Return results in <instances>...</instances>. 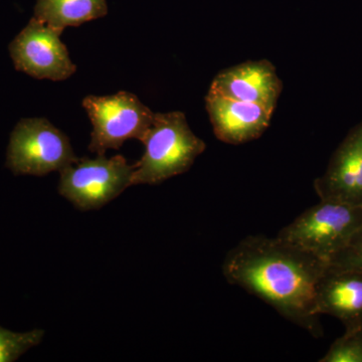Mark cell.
Returning <instances> with one entry per match:
<instances>
[{
  "mask_svg": "<svg viewBox=\"0 0 362 362\" xmlns=\"http://www.w3.org/2000/svg\"><path fill=\"white\" fill-rule=\"evenodd\" d=\"M327 264L278 237H247L226 255L223 275L314 337L320 334L316 295Z\"/></svg>",
  "mask_w": 362,
  "mask_h": 362,
  "instance_id": "6da1fadb",
  "label": "cell"
},
{
  "mask_svg": "<svg viewBox=\"0 0 362 362\" xmlns=\"http://www.w3.org/2000/svg\"><path fill=\"white\" fill-rule=\"evenodd\" d=\"M145 152L131 178L135 185H157L182 175L192 168L206 143L190 129L182 112L154 114L153 122L144 139Z\"/></svg>",
  "mask_w": 362,
  "mask_h": 362,
  "instance_id": "7a4b0ae2",
  "label": "cell"
},
{
  "mask_svg": "<svg viewBox=\"0 0 362 362\" xmlns=\"http://www.w3.org/2000/svg\"><path fill=\"white\" fill-rule=\"evenodd\" d=\"M362 226V206L321 201L305 211L277 237L292 246L328 262L349 244Z\"/></svg>",
  "mask_w": 362,
  "mask_h": 362,
  "instance_id": "3957f363",
  "label": "cell"
},
{
  "mask_svg": "<svg viewBox=\"0 0 362 362\" xmlns=\"http://www.w3.org/2000/svg\"><path fill=\"white\" fill-rule=\"evenodd\" d=\"M78 160L65 133L47 119H23L11 133L6 166L14 175L61 173Z\"/></svg>",
  "mask_w": 362,
  "mask_h": 362,
  "instance_id": "277c9868",
  "label": "cell"
},
{
  "mask_svg": "<svg viewBox=\"0 0 362 362\" xmlns=\"http://www.w3.org/2000/svg\"><path fill=\"white\" fill-rule=\"evenodd\" d=\"M83 107L93 124L89 150L98 156L120 149L128 139L142 142L156 114L137 96L124 90L112 96L86 97Z\"/></svg>",
  "mask_w": 362,
  "mask_h": 362,
  "instance_id": "5b68a950",
  "label": "cell"
},
{
  "mask_svg": "<svg viewBox=\"0 0 362 362\" xmlns=\"http://www.w3.org/2000/svg\"><path fill=\"white\" fill-rule=\"evenodd\" d=\"M134 169L122 156L78 159L61 171L59 192L83 211L100 209L131 187Z\"/></svg>",
  "mask_w": 362,
  "mask_h": 362,
  "instance_id": "8992f818",
  "label": "cell"
},
{
  "mask_svg": "<svg viewBox=\"0 0 362 362\" xmlns=\"http://www.w3.org/2000/svg\"><path fill=\"white\" fill-rule=\"evenodd\" d=\"M62 28L42 23L35 16L9 45L14 68L35 78L64 81L77 71L62 42Z\"/></svg>",
  "mask_w": 362,
  "mask_h": 362,
  "instance_id": "52a82bcc",
  "label": "cell"
},
{
  "mask_svg": "<svg viewBox=\"0 0 362 362\" xmlns=\"http://www.w3.org/2000/svg\"><path fill=\"white\" fill-rule=\"evenodd\" d=\"M282 89L275 66L267 59L247 61L225 69L214 77L209 87L221 96L261 105L273 113Z\"/></svg>",
  "mask_w": 362,
  "mask_h": 362,
  "instance_id": "ba28073f",
  "label": "cell"
},
{
  "mask_svg": "<svg viewBox=\"0 0 362 362\" xmlns=\"http://www.w3.org/2000/svg\"><path fill=\"white\" fill-rule=\"evenodd\" d=\"M314 188L321 201L362 206V124L340 145Z\"/></svg>",
  "mask_w": 362,
  "mask_h": 362,
  "instance_id": "9c48e42d",
  "label": "cell"
},
{
  "mask_svg": "<svg viewBox=\"0 0 362 362\" xmlns=\"http://www.w3.org/2000/svg\"><path fill=\"white\" fill-rule=\"evenodd\" d=\"M206 106L214 132L221 141L243 144L265 132L273 112L258 104L228 99L209 90Z\"/></svg>",
  "mask_w": 362,
  "mask_h": 362,
  "instance_id": "30bf717a",
  "label": "cell"
},
{
  "mask_svg": "<svg viewBox=\"0 0 362 362\" xmlns=\"http://www.w3.org/2000/svg\"><path fill=\"white\" fill-rule=\"evenodd\" d=\"M316 312L339 319L345 330L362 327V272L327 268L317 289Z\"/></svg>",
  "mask_w": 362,
  "mask_h": 362,
  "instance_id": "8fae6325",
  "label": "cell"
},
{
  "mask_svg": "<svg viewBox=\"0 0 362 362\" xmlns=\"http://www.w3.org/2000/svg\"><path fill=\"white\" fill-rule=\"evenodd\" d=\"M107 14L106 0H37L33 16L47 25L65 30Z\"/></svg>",
  "mask_w": 362,
  "mask_h": 362,
  "instance_id": "7c38bea8",
  "label": "cell"
},
{
  "mask_svg": "<svg viewBox=\"0 0 362 362\" xmlns=\"http://www.w3.org/2000/svg\"><path fill=\"white\" fill-rule=\"evenodd\" d=\"M44 331L35 329L25 333H16L0 327V362L16 361L28 349L40 344Z\"/></svg>",
  "mask_w": 362,
  "mask_h": 362,
  "instance_id": "4fadbf2b",
  "label": "cell"
},
{
  "mask_svg": "<svg viewBox=\"0 0 362 362\" xmlns=\"http://www.w3.org/2000/svg\"><path fill=\"white\" fill-rule=\"evenodd\" d=\"M319 361L362 362V327L345 331Z\"/></svg>",
  "mask_w": 362,
  "mask_h": 362,
  "instance_id": "5bb4252c",
  "label": "cell"
},
{
  "mask_svg": "<svg viewBox=\"0 0 362 362\" xmlns=\"http://www.w3.org/2000/svg\"><path fill=\"white\" fill-rule=\"evenodd\" d=\"M328 270L362 272V226L349 244L329 259Z\"/></svg>",
  "mask_w": 362,
  "mask_h": 362,
  "instance_id": "9a60e30c",
  "label": "cell"
}]
</instances>
